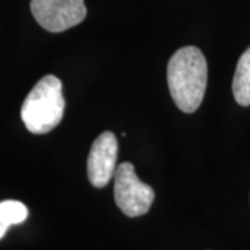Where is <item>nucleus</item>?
Returning a JSON list of instances; mask_svg holds the SVG:
<instances>
[{"instance_id":"39448f33","label":"nucleus","mask_w":250,"mask_h":250,"mask_svg":"<svg viewBox=\"0 0 250 250\" xmlns=\"http://www.w3.org/2000/svg\"><path fill=\"white\" fill-rule=\"evenodd\" d=\"M118 143L113 132H103L95 139L88 156V178L96 188H103L114 177Z\"/></svg>"},{"instance_id":"f257e3e1","label":"nucleus","mask_w":250,"mask_h":250,"mask_svg":"<svg viewBox=\"0 0 250 250\" xmlns=\"http://www.w3.org/2000/svg\"><path fill=\"white\" fill-rule=\"evenodd\" d=\"M167 81L177 107L188 114L196 111L207 86V62L202 50L195 46L178 49L168 62Z\"/></svg>"},{"instance_id":"0eeeda50","label":"nucleus","mask_w":250,"mask_h":250,"mask_svg":"<svg viewBox=\"0 0 250 250\" xmlns=\"http://www.w3.org/2000/svg\"><path fill=\"white\" fill-rule=\"evenodd\" d=\"M28 217L27 206L18 200L0 202V239L9 231L11 225L22 224Z\"/></svg>"},{"instance_id":"f03ea898","label":"nucleus","mask_w":250,"mask_h":250,"mask_svg":"<svg viewBox=\"0 0 250 250\" xmlns=\"http://www.w3.org/2000/svg\"><path fill=\"white\" fill-rule=\"evenodd\" d=\"M65 110L62 83L54 75L38 81L22 103L21 120L29 132L43 135L60 124Z\"/></svg>"},{"instance_id":"423d86ee","label":"nucleus","mask_w":250,"mask_h":250,"mask_svg":"<svg viewBox=\"0 0 250 250\" xmlns=\"http://www.w3.org/2000/svg\"><path fill=\"white\" fill-rule=\"evenodd\" d=\"M233 98L241 106H250V47L245 50L239 62L232 81Z\"/></svg>"},{"instance_id":"20e7f679","label":"nucleus","mask_w":250,"mask_h":250,"mask_svg":"<svg viewBox=\"0 0 250 250\" xmlns=\"http://www.w3.org/2000/svg\"><path fill=\"white\" fill-rule=\"evenodd\" d=\"M36 22L49 32H62L81 24L86 17L83 0H31Z\"/></svg>"},{"instance_id":"7ed1b4c3","label":"nucleus","mask_w":250,"mask_h":250,"mask_svg":"<svg viewBox=\"0 0 250 250\" xmlns=\"http://www.w3.org/2000/svg\"><path fill=\"white\" fill-rule=\"evenodd\" d=\"M114 199L118 208L128 217H139L150 210L154 200L152 187L136 177L134 166L121 163L114 172Z\"/></svg>"}]
</instances>
